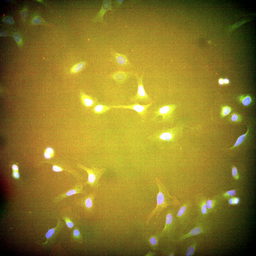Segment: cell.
<instances>
[{
	"instance_id": "obj_1",
	"label": "cell",
	"mask_w": 256,
	"mask_h": 256,
	"mask_svg": "<svg viewBox=\"0 0 256 256\" xmlns=\"http://www.w3.org/2000/svg\"><path fill=\"white\" fill-rule=\"evenodd\" d=\"M179 205L176 212V219L180 236L193 229L199 219L197 213L194 212L193 204L190 200H186Z\"/></svg>"
},
{
	"instance_id": "obj_2",
	"label": "cell",
	"mask_w": 256,
	"mask_h": 256,
	"mask_svg": "<svg viewBox=\"0 0 256 256\" xmlns=\"http://www.w3.org/2000/svg\"><path fill=\"white\" fill-rule=\"evenodd\" d=\"M156 180L159 188L157 197V205L156 208L148 217L146 222L147 225L153 215H156L157 218L160 212L164 209L167 208L168 206H175L180 204L177 198L170 195L165 187L160 180L156 178Z\"/></svg>"
},
{
	"instance_id": "obj_3",
	"label": "cell",
	"mask_w": 256,
	"mask_h": 256,
	"mask_svg": "<svg viewBox=\"0 0 256 256\" xmlns=\"http://www.w3.org/2000/svg\"><path fill=\"white\" fill-rule=\"evenodd\" d=\"M177 209H171L168 210L166 215L165 227L162 232L161 235L170 237L172 235V233L173 234H174L175 235L177 233L178 237L180 235L176 219V215Z\"/></svg>"
},
{
	"instance_id": "obj_4",
	"label": "cell",
	"mask_w": 256,
	"mask_h": 256,
	"mask_svg": "<svg viewBox=\"0 0 256 256\" xmlns=\"http://www.w3.org/2000/svg\"><path fill=\"white\" fill-rule=\"evenodd\" d=\"M137 80V90L136 94L131 98V100L135 103H141L148 104L153 101L148 95L144 89L143 82L144 75L142 73L141 76L136 74L135 75Z\"/></svg>"
},
{
	"instance_id": "obj_5",
	"label": "cell",
	"mask_w": 256,
	"mask_h": 256,
	"mask_svg": "<svg viewBox=\"0 0 256 256\" xmlns=\"http://www.w3.org/2000/svg\"><path fill=\"white\" fill-rule=\"evenodd\" d=\"M78 167L86 170L88 174V178L84 185H89L93 187H96L98 186V181L102 175L105 172L106 169L104 168L98 169L92 167L88 168L80 164L78 165Z\"/></svg>"
},
{
	"instance_id": "obj_6",
	"label": "cell",
	"mask_w": 256,
	"mask_h": 256,
	"mask_svg": "<svg viewBox=\"0 0 256 256\" xmlns=\"http://www.w3.org/2000/svg\"><path fill=\"white\" fill-rule=\"evenodd\" d=\"M176 108V105L173 104H165L160 106L155 111L153 118L161 116L162 120H169L173 118Z\"/></svg>"
},
{
	"instance_id": "obj_7",
	"label": "cell",
	"mask_w": 256,
	"mask_h": 256,
	"mask_svg": "<svg viewBox=\"0 0 256 256\" xmlns=\"http://www.w3.org/2000/svg\"><path fill=\"white\" fill-rule=\"evenodd\" d=\"M206 200L205 197L201 193H197L195 196V203L199 219H203L208 214Z\"/></svg>"
},
{
	"instance_id": "obj_8",
	"label": "cell",
	"mask_w": 256,
	"mask_h": 256,
	"mask_svg": "<svg viewBox=\"0 0 256 256\" xmlns=\"http://www.w3.org/2000/svg\"><path fill=\"white\" fill-rule=\"evenodd\" d=\"M111 60L116 66L121 69L132 68L133 65L125 55L115 51L112 49L111 50Z\"/></svg>"
},
{
	"instance_id": "obj_9",
	"label": "cell",
	"mask_w": 256,
	"mask_h": 256,
	"mask_svg": "<svg viewBox=\"0 0 256 256\" xmlns=\"http://www.w3.org/2000/svg\"><path fill=\"white\" fill-rule=\"evenodd\" d=\"M154 102L145 105H141L136 102L134 104L127 105H119L113 106L111 108L128 109L133 110L136 111L142 119H145L147 117L148 114V109L154 103Z\"/></svg>"
},
{
	"instance_id": "obj_10",
	"label": "cell",
	"mask_w": 256,
	"mask_h": 256,
	"mask_svg": "<svg viewBox=\"0 0 256 256\" xmlns=\"http://www.w3.org/2000/svg\"><path fill=\"white\" fill-rule=\"evenodd\" d=\"M83 184L81 183L76 184L65 193L56 197L55 198V201L58 202L69 196L75 194L84 193L85 192L83 190Z\"/></svg>"
},
{
	"instance_id": "obj_11",
	"label": "cell",
	"mask_w": 256,
	"mask_h": 256,
	"mask_svg": "<svg viewBox=\"0 0 256 256\" xmlns=\"http://www.w3.org/2000/svg\"><path fill=\"white\" fill-rule=\"evenodd\" d=\"M134 74L133 71H125L120 70L113 72L109 75V77L119 84L124 82Z\"/></svg>"
},
{
	"instance_id": "obj_12",
	"label": "cell",
	"mask_w": 256,
	"mask_h": 256,
	"mask_svg": "<svg viewBox=\"0 0 256 256\" xmlns=\"http://www.w3.org/2000/svg\"><path fill=\"white\" fill-rule=\"evenodd\" d=\"M109 10H112L111 1L110 0H104L100 10L93 19L94 22H103V17L107 11Z\"/></svg>"
},
{
	"instance_id": "obj_13",
	"label": "cell",
	"mask_w": 256,
	"mask_h": 256,
	"mask_svg": "<svg viewBox=\"0 0 256 256\" xmlns=\"http://www.w3.org/2000/svg\"><path fill=\"white\" fill-rule=\"evenodd\" d=\"M95 196V194L93 192L87 195L81 199V202L87 210H90L92 208Z\"/></svg>"
},
{
	"instance_id": "obj_14",
	"label": "cell",
	"mask_w": 256,
	"mask_h": 256,
	"mask_svg": "<svg viewBox=\"0 0 256 256\" xmlns=\"http://www.w3.org/2000/svg\"><path fill=\"white\" fill-rule=\"evenodd\" d=\"M81 97L83 104L87 107L92 106L96 104V102L93 98L83 93L81 94Z\"/></svg>"
},
{
	"instance_id": "obj_15",
	"label": "cell",
	"mask_w": 256,
	"mask_h": 256,
	"mask_svg": "<svg viewBox=\"0 0 256 256\" xmlns=\"http://www.w3.org/2000/svg\"><path fill=\"white\" fill-rule=\"evenodd\" d=\"M111 108V106L101 104H98L94 107L93 111L95 113L100 114L105 112Z\"/></svg>"
},
{
	"instance_id": "obj_16",
	"label": "cell",
	"mask_w": 256,
	"mask_h": 256,
	"mask_svg": "<svg viewBox=\"0 0 256 256\" xmlns=\"http://www.w3.org/2000/svg\"><path fill=\"white\" fill-rule=\"evenodd\" d=\"M229 120L232 123H238L242 122V116L240 114L236 113H232L229 117Z\"/></svg>"
},
{
	"instance_id": "obj_17",
	"label": "cell",
	"mask_w": 256,
	"mask_h": 256,
	"mask_svg": "<svg viewBox=\"0 0 256 256\" xmlns=\"http://www.w3.org/2000/svg\"><path fill=\"white\" fill-rule=\"evenodd\" d=\"M249 131L248 128L245 134L240 136L238 137L236 142L234 145L231 147L228 148L229 149L232 150L238 147L244 141L247 135H248Z\"/></svg>"
},
{
	"instance_id": "obj_18",
	"label": "cell",
	"mask_w": 256,
	"mask_h": 256,
	"mask_svg": "<svg viewBox=\"0 0 256 256\" xmlns=\"http://www.w3.org/2000/svg\"><path fill=\"white\" fill-rule=\"evenodd\" d=\"M86 63L84 62H81L73 66L70 70L71 73H78L83 69L85 66Z\"/></svg>"
},
{
	"instance_id": "obj_19",
	"label": "cell",
	"mask_w": 256,
	"mask_h": 256,
	"mask_svg": "<svg viewBox=\"0 0 256 256\" xmlns=\"http://www.w3.org/2000/svg\"><path fill=\"white\" fill-rule=\"evenodd\" d=\"M197 242L196 241H194L187 248L185 253V256H192L198 246V242Z\"/></svg>"
},
{
	"instance_id": "obj_20",
	"label": "cell",
	"mask_w": 256,
	"mask_h": 256,
	"mask_svg": "<svg viewBox=\"0 0 256 256\" xmlns=\"http://www.w3.org/2000/svg\"><path fill=\"white\" fill-rule=\"evenodd\" d=\"M53 170L55 172H60L63 170L66 171L72 174L76 177H77L78 175L75 172L71 170L68 169L63 168L62 166L56 165H53L52 167Z\"/></svg>"
},
{
	"instance_id": "obj_21",
	"label": "cell",
	"mask_w": 256,
	"mask_h": 256,
	"mask_svg": "<svg viewBox=\"0 0 256 256\" xmlns=\"http://www.w3.org/2000/svg\"><path fill=\"white\" fill-rule=\"evenodd\" d=\"M239 98L240 102L244 105L247 106L251 104L252 100L251 97L249 95L246 96H241Z\"/></svg>"
},
{
	"instance_id": "obj_22",
	"label": "cell",
	"mask_w": 256,
	"mask_h": 256,
	"mask_svg": "<svg viewBox=\"0 0 256 256\" xmlns=\"http://www.w3.org/2000/svg\"><path fill=\"white\" fill-rule=\"evenodd\" d=\"M159 239L155 235L151 236L148 239V242L150 246L153 249H155L157 247Z\"/></svg>"
},
{
	"instance_id": "obj_23",
	"label": "cell",
	"mask_w": 256,
	"mask_h": 256,
	"mask_svg": "<svg viewBox=\"0 0 256 256\" xmlns=\"http://www.w3.org/2000/svg\"><path fill=\"white\" fill-rule=\"evenodd\" d=\"M216 201V200L214 198L207 199L206 204L208 213L213 210L215 205Z\"/></svg>"
},
{
	"instance_id": "obj_24",
	"label": "cell",
	"mask_w": 256,
	"mask_h": 256,
	"mask_svg": "<svg viewBox=\"0 0 256 256\" xmlns=\"http://www.w3.org/2000/svg\"><path fill=\"white\" fill-rule=\"evenodd\" d=\"M232 110L231 108L229 106H223L221 107L220 113L221 117L223 118L228 115L231 113Z\"/></svg>"
},
{
	"instance_id": "obj_25",
	"label": "cell",
	"mask_w": 256,
	"mask_h": 256,
	"mask_svg": "<svg viewBox=\"0 0 256 256\" xmlns=\"http://www.w3.org/2000/svg\"><path fill=\"white\" fill-rule=\"evenodd\" d=\"M172 137V134L169 132H165L162 133L160 136V138L164 140L167 139L169 140Z\"/></svg>"
},
{
	"instance_id": "obj_26",
	"label": "cell",
	"mask_w": 256,
	"mask_h": 256,
	"mask_svg": "<svg viewBox=\"0 0 256 256\" xmlns=\"http://www.w3.org/2000/svg\"><path fill=\"white\" fill-rule=\"evenodd\" d=\"M235 192V190L234 189L228 191L223 193L222 196L225 198L232 197L236 195Z\"/></svg>"
},
{
	"instance_id": "obj_27",
	"label": "cell",
	"mask_w": 256,
	"mask_h": 256,
	"mask_svg": "<svg viewBox=\"0 0 256 256\" xmlns=\"http://www.w3.org/2000/svg\"><path fill=\"white\" fill-rule=\"evenodd\" d=\"M13 37L18 46H21L22 45V41L19 35L17 33H15L14 34Z\"/></svg>"
},
{
	"instance_id": "obj_28",
	"label": "cell",
	"mask_w": 256,
	"mask_h": 256,
	"mask_svg": "<svg viewBox=\"0 0 256 256\" xmlns=\"http://www.w3.org/2000/svg\"><path fill=\"white\" fill-rule=\"evenodd\" d=\"M232 176L234 179L236 180H238L239 175L238 172V169L235 166H233L232 169Z\"/></svg>"
},
{
	"instance_id": "obj_29",
	"label": "cell",
	"mask_w": 256,
	"mask_h": 256,
	"mask_svg": "<svg viewBox=\"0 0 256 256\" xmlns=\"http://www.w3.org/2000/svg\"><path fill=\"white\" fill-rule=\"evenodd\" d=\"M3 22L9 25L13 24L14 22L13 18L11 17L7 16L4 18L2 20Z\"/></svg>"
},
{
	"instance_id": "obj_30",
	"label": "cell",
	"mask_w": 256,
	"mask_h": 256,
	"mask_svg": "<svg viewBox=\"0 0 256 256\" xmlns=\"http://www.w3.org/2000/svg\"><path fill=\"white\" fill-rule=\"evenodd\" d=\"M28 15L27 9H24L22 11L21 14V17L22 20L25 21L27 18Z\"/></svg>"
},
{
	"instance_id": "obj_31",
	"label": "cell",
	"mask_w": 256,
	"mask_h": 256,
	"mask_svg": "<svg viewBox=\"0 0 256 256\" xmlns=\"http://www.w3.org/2000/svg\"><path fill=\"white\" fill-rule=\"evenodd\" d=\"M64 219L66 222L67 225L69 228H72L74 226L73 223L67 218H64Z\"/></svg>"
},
{
	"instance_id": "obj_32",
	"label": "cell",
	"mask_w": 256,
	"mask_h": 256,
	"mask_svg": "<svg viewBox=\"0 0 256 256\" xmlns=\"http://www.w3.org/2000/svg\"><path fill=\"white\" fill-rule=\"evenodd\" d=\"M55 231L54 228L51 229L49 230L46 234V237L48 238L51 237L54 234Z\"/></svg>"
},
{
	"instance_id": "obj_33",
	"label": "cell",
	"mask_w": 256,
	"mask_h": 256,
	"mask_svg": "<svg viewBox=\"0 0 256 256\" xmlns=\"http://www.w3.org/2000/svg\"><path fill=\"white\" fill-rule=\"evenodd\" d=\"M42 22L41 19L39 17H36L34 18L32 20L33 23L35 24H38L41 23Z\"/></svg>"
},
{
	"instance_id": "obj_34",
	"label": "cell",
	"mask_w": 256,
	"mask_h": 256,
	"mask_svg": "<svg viewBox=\"0 0 256 256\" xmlns=\"http://www.w3.org/2000/svg\"><path fill=\"white\" fill-rule=\"evenodd\" d=\"M123 0H116L114 1V5L118 7L119 6L122 4Z\"/></svg>"
},
{
	"instance_id": "obj_35",
	"label": "cell",
	"mask_w": 256,
	"mask_h": 256,
	"mask_svg": "<svg viewBox=\"0 0 256 256\" xmlns=\"http://www.w3.org/2000/svg\"><path fill=\"white\" fill-rule=\"evenodd\" d=\"M46 151L53 155L54 153V151L53 149L51 147H48L46 148Z\"/></svg>"
},
{
	"instance_id": "obj_36",
	"label": "cell",
	"mask_w": 256,
	"mask_h": 256,
	"mask_svg": "<svg viewBox=\"0 0 256 256\" xmlns=\"http://www.w3.org/2000/svg\"><path fill=\"white\" fill-rule=\"evenodd\" d=\"M53 155L46 151L44 154V156L45 158L47 159H50L52 156Z\"/></svg>"
},
{
	"instance_id": "obj_37",
	"label": "cell",
	"mask_w": 256,
	"mask_h": 256,
	"mask_svg": "<svg viewBox=\"0 0 256 256\" xmlns=\"http://www.w3.org/2000/svg\"><path fill=\"white\" fill-rule=\"evenodd\" d=\"M73 234L76 237H79L80 235V232L77 229H75L74 230Z\"/></svg>"
},
{
	"instance_id": "obj_38",
	"label": "cell",
	"mask_w": 256,
	"mask_h": 256,
	"mask_svg": "<svg viewBox=\"0 0 256 256\" xmlns=\"http://www.w3.org/2000/svg\"><path fill=\"white\" fill-rule=\"evenodd\" d=\"M234 198V201L233 204H237L239 202L240 200L239 198L237 197H233Z\"/></svg>"
},
{
	"instance_id": "obj_39",
	"label": "cell",
	"mask_w": 256,
	"mask_h": 256,
	"mask_svg": "<svg viewBox=\"0 0 256 256\" xmlns=\"http://www.w3.org/2000/svg\"><path fill=\"white\" fill-rule=\"evenodd\" d=\"M7 34L5 32L2 31H0V37H5L6 36Z\"/></svg>"
},
{
	"instance_id": "obj_40",
	"label": "cell",
	"mask_w": 256,
	"mask_h": 256,
	"mask_svg": "<svg viewBox=\"0 0 256 256\" xmlns=\"http://www.w3.org/2000/svg\"><path fill=\"white\" fill-rule=\"evenodd\" d=\"M234 201V198L233 197L230 198L229 200V202L230 204H233Z\"/></svg>"
},
{
	"instance_id": "obj_41",
	"label": "cell",
	"mask_w": 256,
	"mask_h": 256,
	"mask_svg": "<svg viewBox=\"0 0 256 256\" xmlns=\"http://www.w3.org/2000/svg\"><path fill=\"white\" fill-rule=\"evenodd\" d=\"M13 175L14 177L16 178H18L19 176V175L18 173L16 172H14L13 173Z\"/></svg>"
},
{
	"instance_id": "obj_42",
	"label": "cell",
	"mask_w": 256,
	"mask_h": 256,
	"mask_svg": "<svg viewBox=\"0 0 256 256\" xmlns=\"http://www.w3.org/2000/svg\"><path fill=\"white\" fill-rule=\"evenodd\" d=\"M12 168L13 170L15 171L18 170V168L17 166L15 165H13L12 166Z\"/></svg>"
},
{
	"instance_id": "obj_43",
	"label": "cell",
	"mask_w": 256,
	"mask_h": 256,
	"mask_svg": "<svg viewBox=\"0 0 256 256\" xmlns=\"http://www.w3.org/2000/svg\"><path fill=\"white\" fill-rule=\"evenodd\" d=\"M219 83L221 85H222L223 83V80L222 79H220L219 80Z\"/></svg>"
},
{
	"instance_id": "obj_44",
	"label": "cell",
	"mask_w": 256,
	"mask_h": 256,
	"mask_svg": "<svg viewBox=\"0 0 256 256\" xmlns=\"http://www.w3.org/2000/svg\"><path fill=\"white\" fill-rule=\"evenodd\" d=\"M223 82L225 84H228L229 83V81L228 79H225L223 80Z\"/></svg>"
}]
</instances>
